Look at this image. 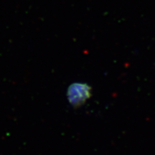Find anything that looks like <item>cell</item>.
<instances>
[{
	"instance_id": "cell-1",
	"label": "cell",
	"mask_w": 155,
	"mask_h": 155,
	"mask_svg": "<svg viewBox=\"0 0 155 155\" xmlns=\"http://www.w3.org/2000/svg\"><path fill=\"white\" fill-rule=\"evenodd\" d=\"M90 87L82 83H75L70 87L68 98L73 105H80L90 96Z\"/></svg>"
}]
</instances>
